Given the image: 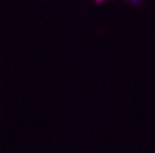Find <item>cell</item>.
<instances>
[{"instance_id": "obj_1", "label": "cell", "mask_w": 155, "mask_h": 153, "mask_svg": "<svg viewBox=\"0 0 155 153\" xmlns=\"http://www.w3.org/2000/svg\"><path fill=\"white\" fill-rule=\"evenodd\" d=\"M140 1H142V0H128V2H129V4H132V5H134V6L140 5Z\"/></svg>"}, {"instance_id": "obj_2", "label": "cell", "mask_w": 155, "mask_h": 153, "mask_svg": "<svg viewBox=\"0 0 155 153\" xmlns=\"http://www.w3.org/2000/svg\"><path fill=\"white\" fill-rule=\"evenodd\" d=\"M98 1H99V0H98Z\"/></svg>"}]
</instances>
